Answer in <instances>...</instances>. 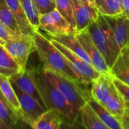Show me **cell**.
Listing matches in <instances>:
<instances>
[{"mask_svg":"<svg viewBox=\"0 0 129 129\" xmlns=\"http://www.w3.org/2000/svg\"><path fill=\"white\" fill-rule=\"evenodd\" d=\"M18 99L22 115L33 124L47 109L33 96L21 90L14 82L11 81Z\"/></svg>","mask_w":129,"mask_h":129,"instance_id":"obj_8","label":"cell"},{"mask_svg":"<svg viewBox=\"0 0 129 129\" xmlns=\"http://www.w3.org/2000/svg\"><path fill=\"white\" fill-rule=\"evenodd\" d=\"M20 71L22 69L17 62L0 44V75L10 78Z\"/></svg>","mask_w":129,"mask_h":129,"instance_id":"obj_20","label":"cell"},{"mask_svg":"<svg viewBox=\"0 0 129 129\" xmlns=\"http://www.w3.org/2000/svg\"><path fill=\"white\" fill-rule=\"evenodd\" d=\"M53 1H54V0H53Z\"/></svg>","mask_w":129,"mask_h":129,"instance_id":"obj_37","label":"cell"},{"mask_svg":"<svg viewBox=\"0 0 129 129\" xmlns=\"http://www.w3.org/2000/svg\"><path fill=\"white\" fill-rule=\"evenodd\" d=\"M0 129H9L8 127L5 125V123L0 119Z\"/></svg>","mask_w":129,"mask_h":129,"instance_id":"obj_35","label":"cell"},{"mask_svg":"<svg viewBox=\"0 0 129 129\" xmlns=\"http://www.w3.org/2000/svg\"><path fill=\"white\" fill-rule=\"evenodd\" d=\"M60 129H86L84 125L79 122L76 121H67L61 120Z\"/></svg>","mask_w":129,"mask_h":129,"instance_id":"obj_30","label":"cell"},{"mask_svg":"<svg viewBox=\"0 0 129 129\" xmlns=\"http://www.w3.org/2000/svg\"><path fill=\"white\" fill-rule=\"evenodd\" d=\"M54 2L55 4V8L65 19H67L72 27L76 30V22L71 0H54Z\"/></svg>","mask_w":129,"mask_h":129,"instance_id":"obj_25","label":"cell"},{"mask_svg":"<svg viewBox=\"0 0 129 129\" xmlns=\"http://www.w3.org/2000/svg\"><path fill=\"white\" fill-rule=\"evenodd\" d=\"M47 78L63 94L70 105L77 111L87 103L88 99L91 96V91L84 89L82 84L70 79L62 75L43 68Z\"/></svg>","mask_w":129,"mask_h":129,"instance_id":"obj_4","label":"cell"},{"mask_svg":"<svg viewBox=\"0 0 129 129\" xmlns=\"http://www.w3.org/2000/svg\"><path fill=\"white\" fill-rule=\"evenodd\" d=\"M118 93L110 73H103L91 84V97L102 106Z\"/></svg>","mask_w":129,"mask_h":129,"instance_id":"obj_9","label":"cell"},{"mask_svg":"<svg viewBox=\"0 0 129 129\" xmlns=\"http://www.w3.org/2000/svg\"><path fill=\"white\" fill-rule=\"evenodd\" d=\"M33 2L40 15L55 9V4L53 0H33Z\"/></svg>","mask_w":129,"mask_h":129,"instance_id":"obj_28","label":"cell"},{"mask_svg":"<svg viewBox=\"0 0 129 129\" xmlns=\"http://www.w3.org/2000/svg\"><path fill=\"white\" fill-rule=\"evenodd\" d=\"M24 36L17 33L7 27L0 21V40L4 41H8L11 40H17L23 37Z\"/></svg>","mask_w":129,"mask_h":129,"instance_id":"obj_27","label":"cell"},{"mask_svg":"<svg viewBox=\"0 0 129 129\" xmlns=\"http://www.w3.org/2000/svg\"><path fill=\"white\" fill-rule=\"evenodd\" d=\"M0 21L14 32L22 34L15 17L5 0H0Z\"/></svg>","mask_w":129,"mask_h":129,"instance_id":"obj_24","label":"cell"},{"mask_svg":"<svg viewBox=\"0 0 129 129\" xmlns=\"http://www.w3.org/2000/svg\"><path fill=\"white\" fill-rule=\"evenodd\" d=\"M0 91L14 113L17 116L22 114L18 99L11 81L8 77L2 75H0Z\"/></svg>","mask_w":129,"mask_h":129,"instance_id":"obj_18","label":"cell"},{"mask_svg":"<svg viewBox=\"0 0 129 129\" xmlns=\"http://www.w3.org/2000/svg\"><path fill=\"white\" fill-rule=\"evenodd\" d=\"M125 107H126V109H129V103L128 102H126V101H125Z\"/></svg>","mask_w":129,"mask_h":129,"instance_id":"obj_36","label":"cell"},{"mask_svg":"<svg viewBox=\"0 0 129 129\" xmlns=\"http://www.w3.org/2000/svg\"><path fill=\"white\" fill-rule=\"evenodd\" d=\"M0 119L9 129H16L17 115L11 109L0 91Z\"/></svg>","mask_w":129,"mask_h":129,"instance_id":"obj_22","label":"cell"},{"mask_svg":"<svg viewBox=\"0 0 129 129\" xmlns=\"http://www.w3.org/2000/svg\"><path fill=\"white\" fill-rule=\"evenodd\" d=\"M122 14L129 19V0H120Z\"/></svg>","mask_w":129,"mask_h":129,"instance_id":"obj_32","label":"cell"},{"mask_svg":"<svg viewBox=\"0 0 129 129\" xmlns=\"http://www.w3.org/2000/svg\"><path fill=\"white\" fill-rule=\"evenodd\" d=\"M112 77L129 86V46L122 48L110 68Z\"/></svg>","mask_w":129,"mask_h":129,"instance_id":"obj_14","label":"cell"},{"mask_svg":"<svg viewBox=\"0 0 129 129\" xmlns=\"http://www.w3.org/2000/svg\"><path fill=\"white\" fill-rule=\"evenodd\" d=\"M119 121L121 122L122 126L124 129H129V116L127 115L125 113V114L121 117V119H119Z\"/></svg>","mask_w":129,"mask_h":129,"instance_id":"obj_33","label":"cell"},{"mask_svg":"<svg viewBox=\"0 0 129 129\" xmlns=\"http://www.w3.org/2000/svg\"><path fill=\"white\" fill-rule=\"evenodd\" d=\"M50 39H52L67 49H69L70 51L81 57L82 59H84L85 62L91 65V59L86 52L85 51L84 48L76 38L75 33H69V34H64V35H59V36H50Z\"/></svg>","mask_w":129,"mask_h":129,"instance_id":"obj_16","label":"cell"},{"mask_svg":"<svg viewBox=\"0 0 129 129\" xmlns=\"http://www.w3.org/2000/svg\"><path fill=\"white\" fill-rule=\"evenodd\" d=\"M20 2L32 27L35 30H39L40 14L33 0H20Z\"/></svg>","mask_w":129,"mask_h":129,"instance_id":"obj_26","label":"cell"},{"mask_svg":"<svg viewBox=\"0 0 129 129\" xmlns=\"http://www.w3.org/2000/svg\"><path fill=\"white\" fill-rule=\"evenodd\" d=\"M113 82L125 101L129 103V86L113 77Z\"/></svg>","mask_w":129,"mask_h":129,"instance_id":"obj_29","label":"cell"},{"mask_svg":"<svg viewBox=\"0 0 129 129\" xmlns=\"http://www.w3.org/2000/svg\"><path fill=\"white\" fill-rule=\"evenodd\" d=\"M79 118L81 123L86 129H110L100 119L88 103L80 109Z\"/></svg>","mask_w":129,"mask_h":129,"instance_id":"obj_19","label":"cell"},{"mask_svg":"<svg viewBox=\"0 0 129 129\" xmlns=\"http://www.w3.org/2000/svg\"><path fill=\"white\" fill-rule=\"evenodd\" d=\"M61 119L52 110H46L33 124L35 129H60Z\"/></svg>","mask_w":129,"mask_h":129,"instance_id":"obj_21","label":"cell"},{"mask_svg":"<svg viewBox=\"0 0 129 129\" xmlns=\"http://www.w3.org/2000/svg\"><path fill=\"white\" fill-rule=\"evenodd\" d=\"M39 29L44 30L50 36L76 33L67 19L56 8L39 15Z\"/></svg>","mask_w":129,"mask_h":129,"instance_id":"obj_6","label":"cell"},{"mask_svg":"<svg viewBox=\"0 0 129 129\" xmlns=\"http://www.w3.org/2000/svg\"><path fill=\"white\" fill-rule=\"evenodd\" d=\"M34 47L43 63V68L52 71L81 84L80 81L68 59L54 46L51 40L36 30L33 35Z\"/></svg>","mask_w":129,"mask_h":129,"instance_id":"obj_2","label":"cell"},{"mask_svg":"<svg viewBox=\"0 0 129 129\" xmlns=\"http://www.w3.org/2000/svg\"><path fill=\"white\" fill-rule=\"evenodd\" d=\"M5 2L15 17L20 33L26 36H33L36 30L29 21L20 0H5Z\"/></svg>","mask_w":129,"mask_h":129,"instance_id":"obj_15","label":"cell"},{"mask_svg":"<svg viewBox=\"0 0 129 129\" xmlns=\"http://www.w3.org/2000/svg\"><path fill=\"white\" fill-rule=\"evenodd\" d=\"M104 17L113 30L118 49L121 51L125 46H129V19L122 14Z\"/></svg>","mask_w":129,"mask_h":129,"instance_id":"obj_13","label":"cell"},{"mask_svg":"<svg viewBox=\"0 0 129 129\" xmlns=\"http://www.w3.org/2000/svg\"><path fill=\"white\" fill-rule=\"evenodd\" d=\"M76 38L84 48L85 51L89 56L91 65L100 74L110 73V68L106 63L101 52L94 45L91 38L90 37L87 30H84L75 33Z\"/></svg>","mask_w":129,"mask_h":129,"instance_id":"obj_10","label":"cell"},{"mask_svg":"<svg viewBox=\"0 0 129 129\" xmlns=\"http://www.w3.org/2000/svg\"><path fill=\"white\" fill-rule=\"evenodd\" d=\"M76 22V31L80 32L85 30L90 24L95 21L99 11L96 6L82 3L78 0H71Z\"/></svg>","mask_w":129,"mask_h":129,"instance_id":"obj_11","label":"cell"},{"mask_svg":"<svg viewBox=\"0 0 129 129\" xmlns=\"http://www.w3.org/2000/svg\"><path fill=\"white\" fill-rule=\"evenodd\" d=\"M16 129H35L33 124L29 122L22 114L17 116Z\"/></svg>","mask_w":129,"mask_h":129,"instance_id":"obj_31","label":"cell"},{"mask_svg":"<svg viewBox=\"0 0 129 129\" xmlns=\"http://www.w3.org/2000/svg\"><path fill=\"white\" fill-rule=\"evenodd\" d=\"M49 40L54 44V46H56L68 59L76 74L79 77L82 85H88L92 84V82L100 76L101 74L96 71L91 64L85 62L81 57L70 51L60 43L52 39Z\"/></svg>","mask_w":129,"mask_h":129,"instance_id":"obj_5","label":"cell"},{"mask_svg":"<svg viewBox=\"0 0 129 129\" xmlns=\"http://www.w3.org/2000/svg\"><path fill=\"white\" fill-rule=\"evenodd\" d=\"M78 1H79L82 3H85V4L92 5V6H96L95 5V0H78Z\"/></svg>","mask_w":129,"mask_h":129,"instance_id":"obj_34","label":"cell"},{"mask_svg":"<svg viewBox=\"0 0 129 129\" xmlns=\"http://www.w3.org/2000/svg\"><path fill=\"white\" fill-rule=\"evenodd\" d=\"M9 79L11 81L14 82L21 90L35 97L41 103V105L45 109H46L43 100L36 86L35 80V69L26 68L25 71H22L10 77Z\"/></svg>","mask_w":129,"mask_h":129,"instance_id":"obj_12","label":"cell"},{"mask_svg":"<svg viewBox=\"0 0 129 129\" xmlns=\"http://www.w3.org/2000/svg\"><path fill=\"white\" fill-rule=\"evenodd\" d=\"M0 44L12 56L22 71H25L30 53L35 49L33 36H26L17 40L4 41L0 40Z\"/></svg>","mask_w":129,"mask_h":129,"instance_id":"obj_7","label":"cell"},{"mask_svg":"<svg viewBox=\"0 0 129 129\" xmlns=\"http://www.w3.org/2000/svg\"><path fill=\"white\" fill-rule=\"evenodd\" d=\"M95 5L102 15L113 16L122 14L120 0H95Z\"/></svg>","mask_w":129,"mask_h":129,"instance_id":"obj_23","label":"cell"},{"mask_svg":"<svg viewBox=\"0 0 129 129\" xmlns=\"http://www.w3.org/2000/svg\"><path fill=\"white\" fill-rule=\"evenodd\" d=\"M86 30L110 68L120 50L116 44L113 30L104 15L99 14L98 19L90 24Z\"/></svg>","mask_w":129,"mask_h":129,"instance_id":"obj_3","label":"cell"},{"mask_svg":"<svg viewBox=\"0 0 129 129\" xmlns=\"http://www.w3.org/2000/svg\"><path fill=\"white\" fill-rule=\"evenodd\" d=\"M35 80L47 109L56 113L61 120L76 121L79 119V112L70 105L63 94L47 78L42 68L35 69Z\"/></svg>","mask_w":129,"mask_h":129,"instance_id":"obj_1","label":"cell"},{"mask_svg":"<svg viewBox=\"0 0 129 129\" xmlns=\"http://www.w3.org/2000/svg\"><path fill=\"white\" fill-rule=\"evenodd\" d=\"M87 103L108 128L110 129H124L121 122L98 103L91 96L88 99Z\"/></svg>","mask_w":129,"mask_h":129,"instance_id":"obj_17","label":"cell"}]
</instances>
